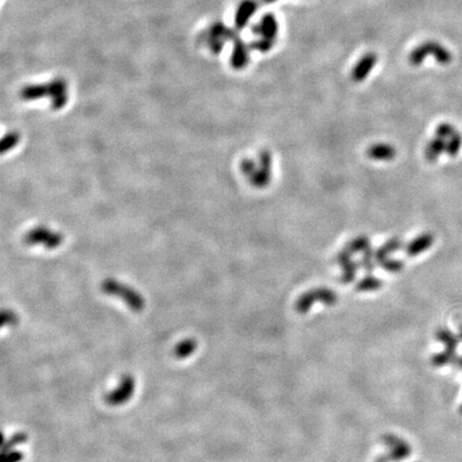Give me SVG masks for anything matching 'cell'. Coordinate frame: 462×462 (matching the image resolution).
<instances>
[{
  "mask_svg": "<svg viewBox=\"0 0 462 462\" xmlns=\"http://www.w3.org/2000/svg\"><path fill=\"white\" fill-rule=\"evenodd\" d=\"M397 150L390 144H373L367 149V156L373 160H392L396 157Z\"/></svg>",
  "mask_w": 462,
  "mask_h": 462,
  "instance_id": "30bf717a",
  "label": "cell"
},
{
  "mask_svg": "<svg viewBox=\"0 0 462 462\" xmlns=\"http://www.w3.org/2000/svg\"><path fill=\"white\" fill-rule=\"evenodd\" d=\"M20 97L26 101H33L48 97L51 101V107L55 111H58V109L64 107L68 102L67 83L63 79L58 78L49 84L28 86L20 91Z\"/></svg>",
  "mask_w": 462,
  "mask_h": 462,
  "instance_id": "6da1fadb",
  "label": "cell"
},
{
  "mask_svg": "<svg viewBox=\"0 0 462 462\" xmlns=\"http://www.w3.org/2000/svg\"><path fill=\"white\" fill-rule=\"evenodd\" d=\"M253 31L255 34L261 35V38L263 39L274 41L278 31V24L275 16L272 15V14L263 15L259 24L254 26Z\"/></svg>",
  "mask_w": 462,
  "mask_h": 462,
  "instance_id": "9c48e42d",
  "label": "cell"
},
{
  "mask_svg": "<svg viewBox=\"0 0 462 462\" xmlns=\"http://www.w3.org/2000/svg\"><path fill=\"white\" fill-rule=\"evenodd\" d=\"M197 348V342L193 338H187L179 342L174 348V355L178 358H186L192 355Z\"/></svg>",
  "mask_w": 462,
  "mask_h": 462,
  "instance_id": "e0dca14e",
  "label": "cell"
},
{
  "mask_svg": "<svg viewBox=\"0 0 462 462\" xmlns=\"http://www.w3.org/2000/svg\"><path fill=\"white\" fill-rule=\"evenodd\" d=\"M337 296L332 290L326 288H319L310 290L301 297L297 302V310L299 312H306L310 309L314 302H322L326 305H333L336 303Z\"/></svg>",
  "mask_w": 462,
  "mask_h": 462,
  "instance_id": "5b68a950",
  "label": "cell"
},
{
  "mask_svg": "<svg viewBox=\"0 0 462 462\" xmlns=\"http://www.w3.org/2000/svg\"><path fill=\"white\" fill-rule=\"evenodd\" d=\"M377 62H378V57L376 54L368 53V54L364 55L354 65L353 70H352V73H351L352 79H353L355 83L363 82V80H365L370 74L373 67H375Z\"/></svg>",
  "mask_w": 462,
  "mask_h": 462,
  "instance_id": "52a82bcc",
  "label": "cell"
},
{
  "mask_svg": "<svg viewBox=\"0 0 462 462\" xmlns=\"http://www.w3.org/2000/svg\"><path fill=\"white\" fill-rule=\"evenodd\" d=\"M271 168L272 167L259 165L255 173L251 178H248L249 183L257 188L267 187L271 183V180H272V171H271Z\"/></svg>",
  "mask_w": 462,
  "mask_h": 462,
  "instance_id": "4fadbf2b",
  "label": "cell"
},
{
  "mask_svg": "<svg viewBox=\"0 0 462 462\" xmlns=\"http://www.w3.org/2000/svg\"><path fill=\"white\" fill-rule=\"evenodd\" d=\"M382 287V282L379 278L373 276L365 277L356 285V290L361 292H367V291H375Z\"/></svg>",
  "mask_w": 462,
  "mask_h": 462,
  "instance_id": "ffe728a7",
  "label": "cell"
},
{
  "mask_svg": "<svg viewBox=\"0 0 462 462\" xmlns=\"http://www.w3.org/2000/svg\"><path fill=\"white\" fill-rule=\"evenodd\" d=\"M273 44H274L273 41H270V40H267V39L261 38V39L258 40V41L253 42L252 47H253L254 49H257V50L262 51V53H267V51H269L271 48H272Z\"/></svg>",
  "mask_w": 462,
  "mask_h": 462,
  "instance_id": "83f0119b",
  "label": "cell"
},
{
  "mask_svg": "<svg viewBox=\"0 0 462 462\" xmlns=\"http://www.w3.org/2000/svg\"><path fill=\"white\" fill-rule=\"evenodd\" d=\"M26 441H27V435L21 434V432H18V434L13 435L10 439H8L6 441H4V443L2 445V451H1L2 455L11 452L16 445H18L20 443H24Z\"/></svg>",
  "mask_w": 462,
  "mask_h": 462,
  "instance_id": "7402d4cb",
  "label": "cell"
},
{
  "mask_svg": "<svg viewBox=\"0 0 462 462\" xmlns=\"http://www.w3.org/2000/svg\"><path fill=\"white\" fill-rule=\"evenodd\" d=\"M375 253L372 252V249L370 248L369 251L365 252L363 255V258L359 261V266H361L366 272L371 273L373 270H375Z\"/></svg>",
  "mask_w": 462,
  "mask_h": 462,
  "instance_id": "cb8c5ba5",
  "label": "cell"
},
{
  "mask_svg": "<svg viewBox=\"0 0 462 462\" xmlns=\"http://www.w3.org/2000/svg\"><path fill=\"white\" fill-rule=\"evenodd\" d=\"M438 338L445 344L446 351H450L452 353L456 354L458 339L451 331H449V329H441L438 333Z\"/></svg>",
  "mask_w": 462,
  "mask_h": 462,
  "instance_id": "d6986e66",
  "label": "cell"
},
{
  "mask_svg": "<svg viewBox=\"0 0 462 462\" xmlns=\"http://www.w3.org/2000/svg\"><path fill=\"white\" fill-rule=\"evenodd\" d=\"M23 459V454L20 452H9L2 455V462H19Z\"/></svg>",
  "mask_w": 462,
  "mask_h": 462,
  "instance_id": "f1b7e54d",
  "label": "cell"
},
{
  "mask_svg": "<svg viewBox=\"0 0 462 462\" xmlns=\"http://www.w3.org/2000/svg\"><path fill=\"white\" fill-rule=\"evenodd\" d=\"M248 51L246 46L241 41L236 43L233 48V54L231 56V65L236 70H242L248 63Z\"/></svg>",
  "mask_w": 462,
  "mask_h": 462,
  "instance_id": "2e32d148",
  "label": "cell"
},
{
  "mask_svg": "<svg viewBox=\"0 0 462 462\" xmlns=\"http://www.w3.org/2000/svg\"><path fill=\"white\" fill-rule=\"evenodd\" d=\"M427 56H434L440 64H449L452 61V55L445 47L436 42H425L412 50L409 56V62L416 67L422 64Z\"/></svg>",
  "mask_w": 462,
  "mask_h": 462,
  "instance_id": "3957f363",
  "label": "cell"
},
{
  "mask_svg": "<svg viewBox=\"0 0 462 462\" xmlns=\"http://www.w3.org/2000/svg\"><path fill=\"white\" fill-rule=\"evenodd\" d=\"M135 391V381L132 376H123L118 387L115 391L108 393L105 397L106 402L113 407L121 406L127 403L133 396Z\"/></svg>",
  "mask_w": 462,
  "mask_h": 462,
  "instance_id": "8992f818",
  "label": "cell"
},
{
  "mask_svg": "<svg viewBox=\"0 0 462 462\" xmlns=\"http://www.w3.org/2000/svg\"><path fill=\"white\" fill-rule=\"evenodd\" d=\"M455 133H456V130H455V128L450 123L440 124V126L436 130L437 136L440 137V138H443V139H449Z\"/></svg>",
  "mask_w": 462,
  "mask_h": 462,
  "instance_id": "484cf974",
  "label": "cell"
},
{
  "mask_svg": "<svg viewBox=\"0 0 462 462\" xmlns=\"http://www.w3.org/2000/svg\"><path fill=\"white\" fill-rule=\"evenodd\" d=\"M352 253H350L347 248L342 249L341 252L338 253L337 255V262L339 263V266L342 269V276H341V282L343 284H349L351 282H353L356 275V271H357V263L352 260Z\"/></svg>",
  "mask_w": 462,
  "mask_h": 462,
  "instance_id": "ba28073f",
  "label": "cell"
},
{
  "mask_svg": "<svg viewBox=\"0 0 462 462\" xmlns=\"http://www.w3.org/2000/svg\"><path fill=\"white\" fill-rule=\"evenodd\" d=\"M241 171L242 173H243L244 175H246L247 178H251L252 175L255 173V171L257 170V163H256V160L252 159V158H244L243 160H242L241 162Z\"/></svg>",
  "mask_w": 462,
  "mask_h": 462,
  "instance_id": "d4e9b609",
  "label": "cell"
},
{
  "mask_svg": "<svg viewBox=\"0 0 462 462\" xmlns=\"http://www.w3.org/2000/svg\"><path fill=\"white\" fill-rule=\"evenodd\" d=\"M434 241L435 238L431 233H423L410 242L406 247V253L410 257H415L429 249L434 244Z\"/></svg>",
  "mask_w": 462,
  "mask_h": 462,
  "instance_id": "8fae6325",
  "label": "cell"
},
{
  "mask_svg": "<svg viewBox=\"0 0 462 462\" xmlns=\"http://www.w3.org/2000/svg\"><path fill=\"white\" fill-rule=\"evenodd\" d=\"M18 142L19 134L16 133V132H10V133L5 134L1 141V153L4 154L5 152L12 150L18 144Z\"/></svg>",
  "mask_w": 462,
  "mask_h": 462,
  "instance_id": "603a6c76",
  "label": "cell"
},
{
  "mask_svg": "<svg viewBox=\"0 0 462 462\" xmlns=\"http://www.w3.org/2000/svg\"><path fill=\"white\" fill-rule=\"evenodd\" d=\"M380 266L382 267L384 270L388 271V272H392V273L399 272V271L403 269V263L401 261L396 260V259H390V258L384 260Z\"/></svg>",
  "mask_w": 462,
  "mask_h": 462,
  "instance_id": "4316f807",
  "label": "cell"
},
{
  "mask_svg": "<svg viewBox=\"0 0 462 462\" xmlns=\"http://www.w3.org/2000/svg\"><path fill=\"white\" fill-rule=\"evenodd\" d=\"M344 248H347L348 251L352 254L365 253V252L369 251V249L371 248V243H370V240L367 237L359 236L352 241H350Z\"/></svg>",
  "mask_w": 462,
  "mask_h": 462,
  "instance_id": "ac0fdd59",
  "label": "cell"
},
{
  "mask_svg": "<svg viewBox=\"0 0 462 462\" xmlns=\"http://www.w3.org/2000/svg\"><path fill=\"white\" fill-rule=\"evenodd\" d=\"M446 150V142L445 139L436 137L430 141L425 149V156L429 160V162H435L439 158L443 152Z\"/></svg>",
  "mask_w": 462,
  "mask_h": 462,
  "instance_id": "9a60e30c",
  "label": "cell"
},
{
  "mask_svg": "<svg viewBox=\"0 0 462 462\" xmlns=\"http://www.w3.org/2000/svg\"><path fill=\"white\" fill-rule=\"evenodd\" d=\"M257 9V3L254 0H245L239 6L236 15V25L238 28H244L251 16Z\"/></svg>",
  "mask_w": 462,
  "mask_h": 462,
  "instance_id": "5bb4252c",
  "label": "cell"
},
{
  "mask_svg": "<svg viewBox=\"0 0 462 462\" xmlns=\"http://www.w3.org/2000/svg\"><path fill=\"white\" fill-rule=\"evenodd\" d=\"M9 312V316H6V313L5 311H3L2 313V324L5 323V321H8L10 324H14L16 322V316L14 313H12L11 311H8Z\"/></svg>",
  "mask_w": 462,
  "mask_h": 462,
  "instance_id": "f546056e",
  "label": "cell"
},
{
  "mask_svg": "<svg viewBox=\"0 0 462 462\" xmlns=\"http://www.w3.org/2000/svg\"><path fill=\"white\" fill-rule=\"evenodd\" d=\"M102 291L108 296L122 299L132 310L139 312L144 309L145 300L139 292L131 288L130 286L119 283L116 280H106L102 284Z\"/></svg>",
  "mask_w": 462,
  "mask_h": 462,
  "instance_id": "7a4b0ae2",
  "label": "cell"
},
{
  "mask_svg": "<svg viewBox=\"0 0 462 462\" xmlns=\"http://www.w3.org/2000/svg\"><path fill=\"white\" fill-rule=\"evenodd\" d=\"M24 241L28 245H43L48 249H54L62 244L63 236L59 232L40 226L25 234Z\"/></svg>",
  "mask_w": 462,
  "mask_h": 462,
  "instance_id": "277c9868",
  "label": "cell"
},
{
  "mask_svg": "<svg viewBox=\"0 0 462 462\" xmlns=\"http://www.w3.org/2000/svg\"><path fill=\"white\" fill-rule=\"evenodd\" d=\"M458 364H459V366H460V367H462V357H461V359H459V362H458Z\"/></svg>",
  "mask_w": 462,
  "mask_h": 462,
  "instance_id": "4dcf8cb0",
  "label": "cell"
},
{
  "mask_svg": "<svg viewBox=\"0 0 462 462\" xmlns=\"http://www.w3.org/2000/svg\"><path fill=\"white\" fill-rule=\"evenodd\" d=\"M403 243L399 238H392L388 240L385 244L381 246L377 252H375V260L381 265L384 260L388 258V256L393 253H396L402 248Z\"/></svg>",
  "mask_w": 462,
  "mask_h": 462,
  "instance_id": "7c38bea8",
  "label": "cell"
},
{
  "mask_svg": "<svg viewBox=\"0 0 462 462\" xmlns=\"http://www.w3.org/2000/svg\"><path fill=\"white\" fill-rule=\"evenodd\" d=\"M461 146H462V136L456 131V133H455L453 136H451L449 138V141H447L445 152L452 157L456 156L461 149Z\"/></svg>",
  "mask_w": 462,
  "mask_h": 462,
  "instance_id": "44dd1931",
  "label": "cell"
},
{
  "mask_svg": "<svg viewBox=\"0 0 462 462\" xmlns=\"http://www.w3.org/2000/svg\"><path fill=\"white\" fill-rule=\"evenodd\" d=\"M460 336H461V338H462V329H461V333H460Z\"/></svg>",
  "mask_w": 462,
  "mask_h": 462,
  "instance_id": "1f68e13d",
  "label": "cell"
},
{
  "mask_svg": "<svg viewBox=\"0 0 462 462\" xmlns=\"http://www.w3.org/2000/svg\"><path fill=\"white\" fill-rule=\"evenodd\" d=\"M461 410H462V407H461Z\"/></svg>",
  "mask_w": 462,
  "mask_h": 462,
  "instance_id": "d6a6232c",
  "label": "cell"
}]
</instances>
